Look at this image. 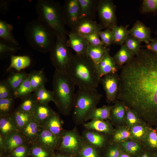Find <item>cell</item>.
Wrapping results in <instances>:
<instances>
[{
    "instance_id": "cell-1",
    "label": "cell",
    "mask_w": 157,
    "mask_h": 157,
    "mask_svg": "<svg viewBox=\"0 0 157 157\" xmlns=\"http://www.w3.org/2000/svg\"><path fill=\"white\" fill-rule=\"evenodd\" d=\"M117 100L157 126V55L147 49L121 68Z\"/></svg>"
},
{
    "instance_id": "cell-2",
    "label": "cell",
    "mask_w": 157,
    "mask_h": 157,
    "mask_svg": "<svg viewBox=\"0 0 157 157\" xmlns=\"http://www.w3.org/2000/svg\"><path fill=\"white\" fill-rule=\"evenodd\" d=\"M66 74L78 88L96 89L101 78L96 64L86 53L73 55Z\"/></svg>"
},
{
    "instance_id": "cell-3",
    "label": "cell",
    "mask_w": 157,
    "mask_h": 157,
    "mask_svg": "<svg viewBox=\"0 0 157 157\" xmlns=\"http://www.w3.org/2000/svg\"><path fill=\"white\" fill-rule=\"evenodd\" d=\"M24 35L31 48L44 53L50 52L55 44L56 37L53 30L38 17L26 23Z\"/></svg>"
},
{
    "instance_id": "cell-4",
    "label": "cell",
    "mask_w": 157,
    "mask_h": 157,
    "mask_svg": "<svg viewBox=\"0 0 157 157\" xmlns=\"http://www.w3.org/2000/svg\"><path fill=\"white\" fill-rule=\"evenodd\" d=\"M52 83L54 101L62 112L68 113L74 105L75 85L67 74L55 70Z\"/></svg>"
},
{
    "instance_id": "cell-5",
    "label": "cell",
    "mask_w": 157,
    "mask_h": 157,
    "mask_svg": "<svg viewBox=\"0 0 157 157\" xmlns=\"http://www.w3.org/2000/svg\"><path fill=\"white\" fill-rule=\"evenodd\" d=\"M36 12L38 18L54 32L56 36L67 35L64 19L63 5L52 0H38L35 6Z\"/></svg>"
},
{
    "instance_id": "cell-6",
    "label": "cell",
    "mask_w": 157,
    "mask_h": 157,
    "mask_svg": "<svg viewBox=\"0 0 157 157\" xmlns=\"http://www.w3.org/2000/svg\"><path fill=\"white\" fill-rule=\"evenodd\" d=\"M102 97L96 89L78 88L75 94L74 114L76 118H86Z\"/></svg>"
},
{
    "instance_id": "cell-7",
    "label": "cell",
    "mask_w": 157,
    "mask_h": 157,
    "mask_svg": "<svg viewBox=\"0 0 157 157\" xmlns=\"http://www.w3.org/2000/svg\"><path fill=\"white\" fill-rule=\"evenodd\" d=\"M66 35L56 36L55 44L50 52V60L55 70L66 73L73 54L67 44Z\"/></svg>"
},
{
    "instance_id": "cell-8",
    "label": "cell",
    "mask_w": 157,
    "mask_h": 157,
    "mask_svg": "<svg viewBox=\"0 0 157 157\" xmlns=\"http://www.w3.org/2000/svg\"><path fill=\"white\" fill-rule=\"evenodd\" d=\"M116 6L111 0L98 1L97 12L100 24L104 28L112 29L117 25Z\"/></svg>"
},
{
    "instance_id": "cell-9",
    "label": "cell",
    "mask_w": 157,
    "mask_h": 157,
    "mask_svg": "<svg viewBox=\"0 0 157 157\" xmlns=\"http://www.w3.org/2000/svg\"><path fill=\"white\" fill-rule=\"evenodd\" d=\"M100 83L105 91L107 102H115L117 100L119 90V75L117 73L105 75L101 78Z\"/></svg>"
},
{
    "instance_id": "cell-10",
    "label": "cell",
    "mask_w": 157,
    "mask_h": 157,
    "mask_svg": "<svg viewBox=\"0 0 157 157\" xmlns=\"http://www.w3.org/2000/svg\"><path fill=\"white\" fill-rule=\"evenodd\" d=\"M64 19L65 25L71 29L81 19V8L78 0H66L63 5Z\"/></svg>"
},
{
    "instance_id": "cell-11",
    "label": "cell",
    "mask_w": 157,
    "mask_h": 157,
    "mask_svg": "<svg viewBox=\"0 0 157 157\" xmlns=\"http://www.w3.org/2000/svg\"><path fill=\"white\" fill-rule=\"evenodd\" d=\"M104 28L94 20L81 19L74 27L71 29V33L85 36L93 33H99Z\"/></svg>"
},
{
    "instance_id": "cell-12",
    "label": "cell",
    "mask_w": 157,
    "mask_h": 157,
    "mask_svg": "<svg viewBox=\"0 0 157 157\" xmlns=\"http://www.w3.org/2000/svg\"><path fill=\"white\" fill-rule=\"evenodd\" d=\"M151 32L150 28L139 20L137 21L132 28L129 30V35L141 43L144 42L146 44L149 43L153 39L151 36Z\"/></svg>"
},
{
    "instance_id": "cell-13",
    "label": "cell",
    "mask_w": 157,
    "mask_h": 157,
    "mask_svg": "<svg viewBox=\"0 0 157 157\" xmlns=\"http://www.w3.org/2000/svg\"><path fill=\"white\" fill-rule=\"evenodd\" d=\"M69 39L67 40V46L78 55L86 54L89 44L85 37L81 35L68 32Z\"/></svg>"
},
{
    "instance_id": "cell-14",
    "label": "cell",
    "mask_w": 157,
    "mask_h": 157,
    "mask_svg": "<svg viewBox=\"0 0 157 157\" xmlns=\"http://www.w3.org/2000/svg\"><path fill=\"white\" fill-rule=\"evenodd\" d=\"M108 51L100 61L96 65L98 73L101 78L104 76L117 73L118 68L113 58L110 54Z\"/></svg>"
},
{
    "instance_id": "cell-15",
    "label": "cell",
    "mask_w": 157,
    "mask_h": 157,
    "mask_svg": "<svg viewBox=\"0 0 157 157\" xmlns=\"http://www.w3.org/2000/svg\"><path fill=\"white\" fill-rule=\"evenodd\" d=\"M97 0H78L81 8V19L94 20L96 17Z\"/></svg>"
},
{
    "instance_id": "cell-16",
    "label": "cell",
    "mask_w": 157,
    "mask_h": 157,
    "mask_svg": "<svg viewBox=\"0 0 157 157\" xmlns=\"http://www.w3.org/2000/svg\"><path fill=\"white\" fill-rule=\"evenodd\" d=\"M125 105L122 101L117 100L111 109L110 119L119 126L125 125Z\"/></svg>"
},
{
    "instance_id": "cell-17",
    "label": "cell",
    "mask_w": 157,
    "mask_h": 157,
    "mask_svg": "<svg viewBox=\"0 0 157 157\" xmlns=\"http://www.w3.org/2000/svg\"><path fill=\"white\" fill-rule=\"evenodd\" d=\"M123 151L134 157L138 156L145 149L141 142L129 139L118 143Z\"/></svg>"
},
{
    "instance_id": "cell-18",
    "label": "cell",
    "mask_w": 157,
    "mask_h": 157,
    "mask_svg": "<svg viewBox=\"0 0 157 157\" xmlns=\"http://www.w3.org/2000/svg\"><path fill=\"white\" fill-rule=\"evenodd\" d=\"M109 50V48L104 45L93 46L89 44L86 53L97 65L100 62Z\"/></svg>"
},
{
    "instance_id": "cell-19",
    "label": "cell",
    "mask_w": 157,
    "mask_h": 157,
    "mask_svg": "<svg viewBox=\"0 0 157 157\" xmlns=\"http://www.w3.org/2000/svg\"><path fill=\"white\" fill-rule=\"evenodd\" d=\"M29 77L33 91L45 86L48 81L43 68L31 71L29 74Z\"/></svg>"
},
{
    "instance_id": "cell-20",
    "label": "cell",
    "mask_w": 157,
    "mask_h": 157,
    "mask_svg": "<svg viewBox=\"0 0 157 157\" xmlns=\"http://www.w3.org/2000/svg\"><path fill=\"white\" fill-rule=\"evenodd\" d=\"M135 55L124 44L113 57L118 68H122L124 65L130 61Z\"/></svg>"
},
{
    "instance_id": "cell-21",
    "label": "cell",
    "mask_w": 157,
    "mask_h": 157,
    "mask_svg": "<svg viewBox=\"0 0 157 157\" xmlns=\"http://www.w3.org/2000/svg\"><path fill=\"white\" fill-rule=\"evenodd\" d=\"M10 64L7 69V71L14 69L17 72L28 67L31 64V59L27 56H10Z\"/></svg>"
},
{
    "instance_id": "cell-22",
    "label": "cell",
    "mask_w": 157,
    "mask_h": 157,
    "mask_svg": "<svg viewBox=\"0 0 157 157\" xmlns=\"http://www.w3.org/2000/svg\"><path fill=\"white\" fill-rule=\"evenodd\" d=\"M80 142L76 134L73 132H69L65 133L63 137L62 147L68 151L74 152L79 148Z\"/></svg>"
},
{
    "instance_id": "cell-23",
    "label": "cell",
    "mask_w": 157,
    "mask_h": 157,
    "mask_svg": "<svg viewBox=\"0 0 157 157\" xmlns=\"http://www.w3.org/2000/svg\"><path fill=\"white\" fill-rule=\"evenodd\" d=\"M13 26L6 21L0 20V39L20 46L12 33Z\"/></svg>"
},
{
    "instance_id": "cell-24",
    "label": "cell",
    "mask_w": 157,
    "mask_h": 157,
    "mask_svg": "<svg viewBox=\"0 0 157 157\" xmlns=\"http://www.w3.org/2000/svg\"><path fill=\"white\" fill-rule=\"evenodd\" d=\"M141 142L145 149L153 152L157 151V133L155 129L151 127Z\"/></svg>"
},
{
    "instance_id": "cell-25",
    "label": "cell",
    "mask_w": 157,
    "mask_h": 157,
    "mask_svg": "<svg viewBox=\"0 0 157 157\" xmlns=\"http://www.w3.org/2000/svg\"><path fill=\"white\" fill-rule=\"evenodd\" d=\"M86 128L108 134H113L114 129L109 123L103 120L93 119L85 124Z\"/></svg>"
},
{
    "instance_id": "cell-26",
    "label": "cell",
    "mask_w": 157,
    "mask_h": 157,
    "mask_svg": "<svg viewBox=\"0 0 157 157\" xmlns=\"http://www.w3.org/2000/svg\"><path fill=\"white\" fill-rule=\"evenodd\" d=\"M111 30L113 36V44L121 46L124 44L129 35L127 27L116 25Z\"/></svg>"
},
{
    "instance_id": "cell-27",
    "label": "cell",
    "mask_w": 157,
    "mask_h": 157,
    "mask_svg": "<svg viewBox=\"0 0 157 157\" xmlns=\"http://www.w3.org/2000/svg\"><path fill=\"white\" fill-rule=\"evenodd\" d=\"M151 127L146 122L134 126L130 129L131 139L141 142Z\"/></svg>"
},
{
    "instance_id": "cell-28",
    "label": "cell",
    "mask_w": 157,
    "mask_h": 157,
    "mask_svg": "<svg viewBox=\"0 0 157 157\" xmlns=\"http://www.w3.org/2000/svg\"><path fill=\"white\" fill-rule=\"evenodd\" d=\"M112 106H106L92 110L86 118L93 119L104 120L110 119V113Z\"/></svg>"
},
{
    "instance_id": "cell-29",
    "label": "cell",
    "mask_w": 157,
    "mask_h": 157,
    "mask_svg": "<svg viewBox=\"0 0 157 157\" xmlns=\"http://www.w3.org/2000/svg\"><path fill=\"white\" fill-rule=\"evenodd\" d=\"M21 49L20 46L0 39V58H6L16 53Z\"/></svg>"
},
{
    "instance_id": "cell-30",
    "label": "cell",
    "mask_w": 157,
    "mask_h": 157,
    "mask_svg": "<svg viewBox=\"0 0 157 157\" xmlns=\"http://www.w3.org/2000/svg\"><path fill=\"white\" fill-rule=\"evenodd\" d=\"M125 108V125L128 128L130 129L136 125L145 122L134 110L126 106Z\"/></svg>"
},
{
    "instance_id": "cell-31",
    "label": "cell",
    "mask_w": 157,
    "mask_h": 157,
    "mask_svg": "<svg viewBox=\"0 0 157 157\" xmlns=\"http://www.w3.org/2000/svg\"><path fill=\"white\" fill-rule=\"evenodd\" d=\"M28 75V74L22 72H13L10 74L6 80L14 92Z\"/></svg>"
},
{
    "instance_id": "cell-32",
    "label": "cell",
    "mask_w": 157,
    "mask_h": 157,
    "mask_svg": "<svg viewBox=\"0 0 157 157\" xmlns=\"http://www.w3.org/2000/svg\"><path fill=\"white\" fill-rule=\"evenodd\" d=\"M33 92L32 94L38 103L45 104L51 101H54L52 91L47 90L45 86L38 89Z\"/></svg>"
},
{
    "instance_id": "cell-33",
    "label": "cell",
    "mask_w": 157,
    "mask_h": 157,
    "mask_svg": "<svg viewBox=\"0 0 157 157\" xmlns=\"http://www.w3.org/2000/svg\"><path fill=\"white\" fill-rule=\"evenodd\" d=\"M113 135V140L115 143H119L131 138L130 129L125 125L118 126Z\"/></svg>"
},
{
    "instance_id": "cell-34",
    "label": "cell",
    "mask_w": 157,
    "mask_h": 157,
    "mask_svg": "<svg viewBox=\"0 0 157 157\" xmlns=\"http://www.w3.org/2000/svg\"><path fill=\"white\" fill-rule=\"evenodd\" d=\"M28 75L26 78L14 92V97L22 98L33 92Z\"/></svg>"
},
{
    "instance_id": "cell-35",
    "label": "cell",
    "mask_w": 157,
    "mask_h": 157,
    "mask_svg": "<svg viewBox=\"0 0 157 157\" xmlns=\"http://www.w3.org/2000/svg\"><path fill=\"white\" fill-rule=\"evenodd\" d=\"M22 99L23 101L21 104L19 110L28 113L34 110L38 103L32 94Z\"/></svg>"
},
{
    "instance_id": "cell-36",
    "label": "cell",
    "mask_w": 157,
    "mask_h": 157,
    "mask_svg": "<svg viewBox=\"0 0 157 157\" xmlns=\"http://www.w3.org/2000/svg\"><path fill=\"white\" fill-rule=\"evenodd\" d=\"M34 111L38 118L42 120L46 119L53 114L46 103H38Z\"/></svg>"
},
{
    "instance_id": "cell-37",
    "label": "cell",
    "mask_w": 157,
    "mask_h": 157,
    "mask_svg": "<svg viewBox=\"0 0 157 157\" xmlns=\"http://www.w3.org/2000/svg\"><path fill=\"white\" fill-rule=\"evenodd\" d=\"M140 43L138 40L129 34L124 44L136 56L139 53L141 49Z\"/></svg>"
},
{
    "instance_id": "cell-38",
    "label": "cell",
    "mask_w": 157,
    "mask_h": 157,
    "mask_svg": "<svg viewBox=\"0 0 157 157\" xmlns=\"http://www.w3.org/2000/svg\"><path fill=\"white\" fill-rule=\"evenodd\" d=\"M85 137L91 144L98 147L103 146L106 141L105 138L103 135L92 132H87Z\"/></svg>"
},
{
    "instance_id": "cell-39",
    "label": "cell",
    "mask_w": 157,
    "mask_h": 157,
    "mask_svg": "<svg viewBox=\"0 0 157 157\" xmlns=\"http://www.w3.org/2000/svg\"><path fill=\"white\" fill-rule=\"evenodd\" d=\"M14 97V91L6 80L0 82V99Z\"/></svg>"
},
{
    "instance_id": "cell-40",
    "label": "cell",
    "mask_w": 157,
    "mask_h": 157,
    "mask_svg": "<svg viewBox=\"0 0 157 157\" xmlns=\"http://www.w3.org/2000/svg\"><path fill=\"white\" fill-rule=\"evenodd\" d=\"M98 35L104 45L108 47L113 43V36L111 29L107 28L105 30L101 31Z\"/></svg>"
},
{
    "instance_id": "cell-41",
    "label": "cell",
    "mask_w": 157,
    "mask_h": 157,
    "mask_svg": "<svg viewBox=\"0 0 157 157\" xmlns=\"http://www.w3.org/2000/svg\"><path fill=\"white\" fill-rule=\"evenodd\" d=\"M141 11L143 13H154L157 11V0H144Z\"/></svg>"
},
{
    "instance_id": "cell-42",
    "label": "cell",
    "mask_w": 157,
    "mask_h": 157,
    "mask_svg": "<svg viewBox=\"0 0 157 157\" xmlns=\"http://www.w3.org/2000/svg\"><path fill=\"white\" fill-rule=\"evenodd\" d=\"M53 114L49 120L48 126L50 131L53 134L56 135L60 132L61 124L57 116Z\"/></svg>"
},
{
    "instance_id": "cell-43",
    "label": "cell",
    "mask_w": 157,
    "mask_h": 157,
    "mask_svg": "<svg viewBox=\"0 0 157 157\" xmlns=\"http://www.w3.org/2000/svg\"><path fill=\"white\" fill-rule=\"evenodd\" d=\"M29 113L19 110L15 113V117L17 125L20 127L24 126L29 120L30 115Z\"/></svg>"
},
{
    "instance_id": "cell-44",
    "label": "cell",
    "mask_w": 157,
    "mask_h": 157,
    "mask_svg": "<svg viewBox=\"0 0 157 157\" xmlns=\"http://www.w3.org/2000/svg\"><path fill=\"white\" fill-rule=\"evenodd\" d=\"M122 150L118 143L114 142L109 146L106 153V157H119Z\"/></svg>"
},
{
    "instance_id": "cell-45",
    "label": "cell",
    "mask_w": 157,
    "mask_h": 157,
    "mask_svg": "<svg viewBox=\"0 0 157 157\" xmlns=\"http://www.w3.org/2000/svg\"><path fill=\"white\" fill-rule=\"evenodd\" d=\"M53 134L49 131H43L41 134V139L42 142L48 145H54L56 143V139Z\"/></svg>"
},
{
    "instance_id": "cell-46",
    "label": "cell",
    "mask_w": 157,
    "mask_h": 157,
    "mask_svg": "<svg viewBox=\"0 0 157 157\" xmlns=\"http://www.w3.org/2000/svg\"><path fill=\"white\" fill-rule=\"evenodd\" d=\"M13 101V98L0 99L1 112L3 113L9 112L10 110Z\"/></svg>"
},
{
    "instance_id": "cell-47",
    "label": "cell",
    "mask_w": 157,
    "mask_h": 157,
    "mask_svg": "<svg viewBox=\"0 0 157 157\" xmlns=\"http://www.w3.org/2000/svg\"><path fill=\"white\" fill-rule=\"evenodd\" d=\"M84 37L90 44L93 46L104 45L100 39L98 33H91L86 35Z\"/></svg>"
},
{
    "instance_id": "cell-48",
    "label": "cell",
    "mask_w": 157,
    "mask_h": 157,
    "mask_svg": "<svg viewBox=\"0 0 157 157\" xmlns=\"http://www.w3.org/2000/svg\"><path fill=\"white\" fill-rule=\"evenodd\" d=\"M23 143L22 139L17 135H14L10 137L7 141V144L10 149H13L19 146Z\"/></svg>"
},
{
    "instance_id": "cell-49",
    "label": "cell",
    "mask_w": 157,
    "mask_h": 157,
    "mask_svg": "<svg viewBox=\"0 0 157 157\" xmlns=\"http://www.w3.org/2000/svg\"><path fill=\"white\" fill-rule=\"evenodd\" d=\"M81 157H98L95 150L90 146H86L81 150L80 153Z\"/></svg>"
},
{
    "instance_id": "cell-50",
    "label": "cell",
    "mask_w": 157,
    "mask_h": 157,
    "mask_svg": "<svg viewBox=\"0 0 157 157\" xmlns=\"http://www.w3.org/2000/svg\"><path fill=\"white\" fill-rule=\"evenodd\" d=\"M0 128L1 132L3 133H6L12 130V126L8 121L2 118L0 120Z\"/></svg>"
},
{
    "instance_id": "cell-51",
    "label": "cell",
    "mask_w": 157,
    "mask_h": 157,
    "mask_svg": "<svg viewBox=\"0 0 157 157\" xmlns=\"http://www.w3.org/2000/svg\"><path fill=\"white\" fill-rule=\"evenodd\" d=\"M15 0H1L0 1V13L4 14L8 11L11 3Z\"/></svg>"
},
{
    "instance_id": "cell-52",
    "label": "cell",
    "mask_w": 157,
    "mask_h": 157,
    "mask_svg": "<svg viewBox=\"0 0 157 157\" xmlns=\"http://www.w3.org/2000/svg\"><path fill=\"white\" fill-rule=\"evenodd\" d=\"M37 127L36 124L33 122H30L26 127L25 129V133L29 135H32L37 132Z\"/></svg>"
},
{
    "instance_id": "cell-53",
    "label": "cell",
    "mask_w": 157,
    "mask_h": 157,
    "mask_svg": "<svg viewBox=\"0 0 157 157\" xmlns=\"http://www.w3.org/2000/svg\"><path fill=\"white\" fill-rule=\"evenodd\" d=\"M32 153L35 157H47V153L40 147L34 148L32 150Z\"/></svg>"
},
{
    "instance_id": "cell-54",
    "label": "cell",
    "mask_w": 157,
    "mask_h": 157,
    "mask_svg": "<svg viewBox=\"0 0 157 157\" xmlns=\"http://www.w3.org/2000/svg\"><path fill=\"white\" fill-rule=\"evenodd\" d=\"M146 49L157 55V38H153L152 41L145 45Z\"/></svg>"
},
{
    "instance_id": "cell-55",
    "label": "cell",
    "mask_w": 157,
    "mask_h": 157,
    "mask_svg": "<svg viewBox=\"0 0 157 157\" xmlns=\"http://www.w3.org/2000/svg\"><path fill=\"white\" fill-rule=\"evenodd\" d=\"M26 152L25 148L22 146L17 147L14 151V155L15 157H24Z\"/></svg>"
},
{
    "instance_id": "cell-56",
    "label": "cell",
    "mask_w": 157,
    "mask_h": 157,
    "mask_svg": "<svg viewBox=\"0 0 157 157\" xmlns=\"http://www.w3.org/2000/svg\"><path fill=\"white\" fill-rule=\"evenodd\" d=\"M138 157H155L154 152L145 149Z\"/></svg>"
},
{
    "instance_id": "cell-57",
    "label": "cell",
    "mask_w": 157,
    "mask_h": 157,
    "mask_svg": "<svg viewBox=\"0 0 157 157\" xmlns=\"http://www.w3.org/2000/svg\"><path fill=\"white\" fill-rule=\"evenodd\" d=\"M119 157H134L129 154L122 151Z\"/></svg>"
},
{
    "instance_id": "cell-58",
    "label": "cell",
    "mask_w": 157,
    "mask_h": 157,
    "mask_svg": "<svg viewBox=\"0 0 157 157\" xmlns=\"http://www.w3.org/2000/svg\"><path fill=\"white\" fill-rule=\"evenodd\" d=\"M154 154L155 157H157V151L154 152Z\"/></svg>"
},
{
    "instance_id": "cell-59",
    "label": "cell",
    "mask_w": 157,
    "mask_h": 157,
    "mask_svg": "<svg viewBox=\"0 0 157 157\" xmlns=\"http://www.w3.org/2000/svg\"><path fill=\"white\" fill-rule=\"evenodd\" d=\"M155 34L156 35V36H157V29L155 31Z\"/></svg>"
},
{
    "instance_id": "cell-60",
    "label": "cell",
    "mask_w": 157,
    "mask_h": 157,
    "mask_svg": "<svg viewBox=\"0 0 157 157\" xmlns=\"http://www.w3.org/2000/svg\"><path fill=\"white\" fill-rule=\"evenodd\" d=\"M156 130L157 133V126H156L155 128H154Z\"/></svg>"
},
{
    "instance_id": "cell-61",
    "label": "cell",
    "mask_w": 157,
    "mask_h": 157,
    "mask_svg": "<svg viewBox=\"0 0 157 157\" xmlns=\"http://www.w3.org/2000/svg\"><path fill=\"white\" fill-rule=\"evenodd\" d=\"M57 157H64V156H57Z\"/></svg>"
}]
</instances>
